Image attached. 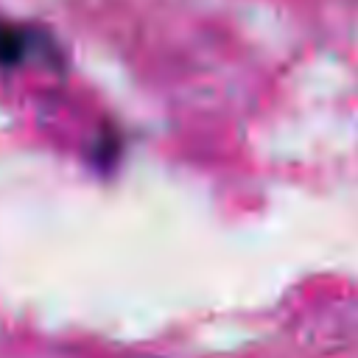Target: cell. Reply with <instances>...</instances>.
<instances>
[{"mask_svg": "<svg viewBox=\"0 0 358 358\" xmlns=\"http://www.w3.org/2000/svg\"><path fill=\"white\" fill-rule=\"evenodd\" d=\"M34 45V34L20 28V25H8L0 22V64H17L28 56Z\"/></svg>", "mask_w": 358, "mask_h": 358, "instance_id": "obj_1", "label": "cell"}]
</instances>
